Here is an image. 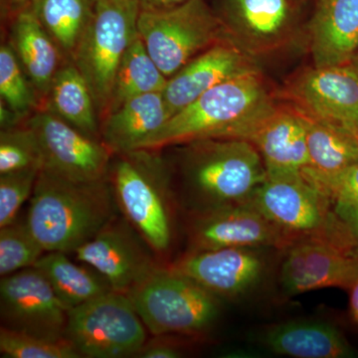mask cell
<instances>
[{
    "label": "cell",
    "instance_id": "cell-1",
    "mask_svg": "<svg viewBox=\"0 0 358 358\" xmlns=\"http://www.w3.org/2000/svg\"><path fill=\"white\" fill-rule=\"evenodd\" d=\"M277 106L257 69L205 92L171 115L138 150H157L206 138L247 140Z\"/></svg>",
    "mask_w": 358,
    "mask_h": 358
},
{
    "label": "cell",
    "instance_id": "cell-2",
    "mask_svg": "<svg viewBox=\"0 0 358 358\" xmlns=\"http://www.w3.org/2000/svg\"><path fill=\"white\" fill-rule=\"evenodd\" d=\"M114 192L108 178L69 180L41 169L26 223L45 252H75L115 218Z\"/></svg>",
    "mask_w": 358,
    "mask_h": 358
},
{
    "label": "cell",
    "instance_id": "cell-3",
    "mask_svg": "<svg viewBox=\"0 0 358 358\" xmlns=\"http://www.w3.org/2000/svg\"><path fill=\"white\" fill-rule=\"evenodd\" d=\"M179 169L190 213L245 203L268 178L255 145L240 138L183 143Z\"/></svg>",
    "mask_w": 358,
    "mask_h": 358
},
{
    "label": "cell",
    "instance_id": "cell-4",
    "mask_svg": "<svg viewBox=\"0 0 358 358\" xmlns=\"http://www.w3.org/2000/svg\"><path fill=\"white\" fill-rule=\"evenodd\" d=\"M109 178L117 206L150 248L159 253L173 243L171 176L157 150L117 154Z\"/></svg>",
    "mask_w": 358,
    "mask_h": 358
},
{
    "label": "cell",
    "instance_id": "cell-5",
    "mask_svg": "<svg viewBox=\"0 0 358 358\" xmlns=\"http://www.w3.org/2000/svg\"><path fill=\"white\" fill-rule=\"evenodd\" d=\"M247 202L281 231L289 246L324 242L358 258L355 239L333 201L303 174L268 176Z\"/></svg>",
    "mask_w": 358,
    "mask_h": 358
},
{
    "label": "cell",
    "instance_id": "cell-6",
    "mask_svg": "<svg viewBox=\"0 0 358 358\" xmlns=\"http://www.w3.org/2000/svg\"><path fill=\"white\" fill-rule=\"evenodd\" d=\"M127 296L157 336H203L220 315V299L171 267H157Z\"/></svg>",
    "mask_w": 358,
    "mask_h": 358
},
{
    "label": "cell",
    "instance_id": "cell-7",
    "mask_svg": "<svg viewBox=\"0 0 358 358\" xmlns=\"http://www.w3.org/2000/svg\"><path fill=\"white\" fill-rule=\"evenodd\" d=\"M140 13L136 0H95L93 16L72 62L91 89L99 119L108 114L117 69L138 35Z\"/></svg>",
    "mask_w": 358,
    "mask_h": 358
},
{
    "label": "cell",
    "instance_id": "cell-8",
    "mask_svg": "<svg viewBox=\"0 0 358 358\" xmlns=\"http://www.w3.org/2000/svg\"><path fill=\"white\" fill-rule=\"evenodd\" d=\"M145 329L129 296L113 291L68 310L65 338L81 357H136Z\"/></svg>",
    "mask_w": 358,
    "mask_h": 358
},
{
    "label": "cell",
    "instance_id": "cell-9",
    "mask_svg": "<svg viewBox=\"0 0 358 358\" xmlns=\"http://www.w3.org/2000/svg\"><path fill=\"white\" fill-rule=\"evenodd\" d=\"M138 32L167 79L222 40L220 21L205 0H187L160 10H141Z\"/></svg>",
    "mask_w": 358,
    "mask_h": 358
},
{
    "label": "cell",
    "instance_id": "cell-10",
    "mask_svg": "<svg viewBox=\"0 0 358 358\" xmlns=\"http://www.w3.org/2000/svg\"><path fill=\"white\" fill-rule=\"evenodd\" d=\"M273 248H222L187 252L171 266L220 300L239 301L259 291L272 274Z\"/></svg>",
    "mask_w": 358,
    "mask_h": 358
},
{
    "label": "cell",
    "instance_id": "cell-11",
    "mask_svg": "<svg viewBox=\"0 0 358 358\" xmlns=\"http://www.w3.org/2000/svg\"><path fill=\"white\" fill-rule=\"evenodd\" d=\"M26 126L36 134L44 171L78 182L109 178L113 152L103 141L87 136L48 110L35 113Z\"/></svg>",
    "mask_w": 358,
    "mask_h": 358
},
{
    "label": "cell",
    "instance_id": "cell-12",
    "mask_svg": "<svg viewBox=\"0 0 358 358\" xmlns=\"http://www.w3.org/2000/svg\"><path fill=\"white\" fill-rule=\"evenodd\" d=\"M0 313L2 327L7 329L51 341H66L68 310L37 268L1 277Z\"/></svg>",
    "mask_w": 358,
    "mask_h": 358
},
{
    "label": "cell",
    "instance_id": "cell-13",
    "mask_svg": "<svg viewBox=\"0 0 358 358\" xmlns=\"http://www.w3.org/2000/svg\"><path fill=\"white\" fill-rule=\"evenodd\" d=\"M187 228L189 250L273 248L289 246L288 240L248 202L190 213Z\"/></svg>",
    "mask_w": 358,
    "mask_h": 358
},
{
    "label": "cell",
    "instance_id": "cell-14",
    "mask_svg": "<svg viewBox=\"0 0 358 358\" xmlns=\"http://www.w3.org/2000/svg\"><path fill=\"white\" fill-rule=\"evenodd\" d=\"M288 94L301 112L358 131V74L352 65L315 66L296 78Z\"/></svg>",
    "mask_w": 358,
    "mask_h": 358
},
{
    "label": "cell",
    "instance_id": "cell-15",
    "mask_svg": "<svg viewBox=\"0 0 358 358\" xmlns=\"http://www.w3.org/2000/svg\"><path fill=\"white\" fill-rule=\"evenodd\" d=\"M281 258L278 282L287 298L327 288L348 292L358 275V258L324 242L292 245Z\"/></svg>",
    "mask_w": 358,
    "mask_h": 358
},
{
    "label": "cell",
    "instance_id": "cell-16",
    "mask_svg": "<svg viewBox=\"0 0 358 358\" xmlns=\"http://www.w3.org/2000/svg\"><path fill=\"white\" fill-rule=\"evenodd\" d=\"M134 230L128 221L114 218L74 252L78 261L95 268L117 293L128 294L159 267Z\"/></svg>",
    "mask_w": 358,
    "mask_h": 358
},
{
    "label": "cell",
    "instance_id": "cell-17",
    "mask_svg": "<svg viewBox=\"0 0 358 358\" xmlns=\"http://www.w3.org/2000/svg\"><path fill=\"white\" fill-rule=\"evenodd\" d=\"M253 69L256 68L239 47L227 40H220L167 80L162 96L171 117L205 92Z\"/></svg>",
    "mask_w": 358,
    "mask_h": 358
},
{
    "label": "cell",
    "instance_id": "cell-18",
    "mask_svg": "<svg viewBox=\"0 0 358 358\" xmlns=\"http://www.w3.org/2000/svg\"><path fill=\"white\" fill-rule=\"evenodd\" d=\"M246 141L260 152L268 176L301 173L308 166L307 129L296 108L278 107Z\"/></svg>",
    "mask_w": 358,
    "mask_h": 358
},
{
    "label": "cell",
    "instance_id": "cell-19",
    "mask_svg": "<svg viewBox=\"0 0 358 358\" xmlns=\"http://www.w3.org/2000/svg\"><path fill=\"white\" fill-rule=\"evenodd\" d=\"M258 341L268 352L282 357H355V350L338 327L322 320H294L271 324L260 331Z\"/></svg>",
    "mask_w": 358,
    "mask_h": 358
},
{
    "label": "cell",
    "instance_id": "cell-20",
    "mask_svg": "<svg viewBox=\"0 0 358 358\" xmlns=\"http://www.w3.org/2000/svg\"><path fill=\"white\" fill-rule=\"evenodd\" d=\"M358 50V0H320L310 23L315 66L348 65Z\"/></svg>",
    "mask_w": 358,
    "mask_h": 358
},
{
    "label": "cell",
    "instance_id": "cell-21",
    "mask_svg": "<svg viewBox=\"0 0 358 358\" xmlns=\"http://www.w3.org/2000/svg\"><path fill=\"white\" fill-rule=\"evenodd\" d=\"M169 117L162 92L134 96L103 119V143L115 155L138 150Z\"/></svg>",
    "mask_w": 358,
    "mask_h": 358
},
{
    "label": "cell",
    "instance_id": "cell-22",
    "mask_svg": "<svg viewBox=\"0 0 358 358\" xmlns=\"http://www.w3.org/2000/svg\"><path fill=\"white\" fill-rule=\"evenodd\" d=\"M11 42L35 92L47 98L63 55L29 6L14 13Z\"/></svg>",
    "mask_w": 358,
    "mask_h": 358
},
{
    "label": "cell",
    "instance_id": "cell-23",
    "mask_svg": "<svg viewBox=\"0 0 358 358\" xmlns=\"http://www.w3.org/2000/svg\"><path fill=\"white\" fill-rule=\"evenodd\" d=\"M299 112L307 129L308 155L301 174L310 185L334 178L358 162V143L352 131Z\"/></svg>",
    "mask_w": 358,
    "mask_h": 358
},
{
    "label": "cell",
    "instance_id": "cell-24",
    "mask_svg": "<svg viewBox=\"0 0 358 358\" xmlns=\"http://www.w3.org/2000/svg\"><path fill=\"white\" fill-rule=\"evenodd\" d=\"M82 264L71 261L65 252L52 251L45 252L34 265L68 310L113 292L100 273Z\"/></svg>",
    "mask_w": 358,
    "mask_h": 358
},
{
    "label": "cell",
    "instance_id": "cell-25",
    "mask_svg": "<svg viewBox=\"0 0 358 358\" xmlns=\"http://www.w3.org/2000/svg\"><path fill=\"white\" fill-rule=\"evenodd\" d=\"M47 109L94 138L99 136V115L86 79L73 62L61 66L52 82Z\"/></svg>",
    "mask_w": 358,
    "mask_h": 358
},
{
    "label": "cell",
    "instance_id": "cell-26",
    "mask_svg": "<svg viewBox=\"0 0 358 358\" xmlns=\"http://www.w3.org/2000/svg\"><path fill=\"white\" fill-rule=\"evenodd\" d=\"M29 6L62 55L72 62L93 16L95 0H31Z\"/></svg>",
    "mask_w": 358,
    "mask_h": 358
},
{
    "label": "cell",
    "instance_id": "cell-27",
    "mask_svg": "<svg viewBox=\"0 0 358 358\" xmlns=\"http://www.w3.org/2000/svg\"><path fill=\"white\" fill-rule=\"evenodd\" d=\"M167 80L138 35L117 69L107 115L134 96L164 91Z\"/></svg>",
    "mask_w": 358,
    "mask_h": 358
},
{
    "label": "cell",
    "instance_id": "cell-28",
    "mask_svg": "<svg viewBox=\"0 0 358 358\" xmlns=\"http://www.w3.org/2000/svg\"><path fill=\"white\" fill-rule=\"evenodd\" d=\"M229 3L237 29L250 43L268 46L286 33L288 0H229Z\"/></svg>",
    "mask_w": 358,
    "mask_h": 358
},
{
    "label": "cell",
    "instance_id": "cell-29",
    "mask_svg": "<svg viewBox=\"0 0 358 358\" xmlns=\"http://www.w3.org/2000/svg\"><path fill=\"white\" fill-rule=\"evenodd\" d=\"M44 249L33 236L26 220L0 228V275L14 274L23 268L34 267Z\"/></svg>",
    "mask_w": 358,
    "mask_h": 358
},
{
    "label": "cell",
    "instance_id": "cell-30",
    "mask_svg": "<svg viewBox=\"0 0 358 358\" xmlns=\"http://www.w3.org/2000/svg\"><path fill=\"white\" fill-rule=\"evenodd\" d=\"M0 96L20 119L36 107L34 87L11 45L0 47Z\"/></svg>",
    "mask_w": 358,
    "mask_h": 358
},
{
    "label": "cell",
    "instance_id": "cell-31",
    "mask_svg": "<svg viewBox=\"0 0 358 358\" xmlns=\"http://www.w3.org/2000/svg\"><path fill=\"white\" fill-rule=\"evenodd\" d=\"M28 169H42V152L36 134L29 127L1 129L0 174Z\"/></svg>",
    "mask_w": 358,
    "mask_h": 358
},
{
    "label": "cell",
    "instance_id": "cell-32",
    "mask_svg": "<svg viewBox=\"0 0 358 358\" xmlns=\"http://www.w3.org/2000/svg\"><path fill=\"white\" fill-rule=\"evenodd\" d=\"M0 352L10 358H79L68 341H51L1 327Z\"/></svg>",
    "mask_w": 358,
    "mask_h": 358
},
{
    "label": "cell",
    "instance_id": "cell-33",
    "mask_svg": "<svg viewBox=\"0 0 358 358\" xmlns=\"http://www.w3.org/2000/svg\"><path fill=\"white\" fill-rule=\"evenodd\" d=\"M41 169L0 174V228L14 222L26 200L31 197Z\"/></svg>",
    "mask_w": 358,
    "mask_h": 358
},
{
    "label": "cell",
    "instance_id": "cell-34",
    "mask_svg": "<svg viewBox=\"0 0 358 358\" xmlns=\"http://www.w3.org/2000/svg\"><path fill=\"white\" fill-rule=\"evenodd\" d=\"M313 185L333 203L358 204V162L338 176Z\"/></svg>",
    "mask_w": 358,
    "mask_h": 358
},
{
    "label": "cell",
    "instance_id": "cell-35",
    "mask_svg": "<svg viewBox=\"0 0 358 358\" xmlns=\"http://www.w3.org/2000/svg\"><path fill=\"white\" fill-rule=\"evenodd\" d=\"M182 346L171 341H159L145 343L136 357L141 358H178L182 357Z\"/></svg>",
    "mask_w": 358,
    "mask_h": 358
},
{
    "label": "cell",
    "instance_id": "cell-36",
    "mask_svg": "<svg viewBox=\"0 0 358 358\" xmlns=\"http://www.w3.org/2000/svg\"><path fill=\"white\" fill-rule=\"evenodd\" d=\"M334 211L352 233L358 252V204L334 203Z\"/></svg>",
    "mask_w": 358,
    "mask_h": 358
},
{
    "label": "cell",
    "instance_id": "cell-37",
    "mask_svg": "<svg viewBox=\"0 0 358 358\" xmlns=\"http://www.w3.org/2000/svg\"><path fill=\"white\" fill-rule=\"evenodd\" d=\"M141 10H160L180 6L187 0H136Z\"/></svg>",
    "mask_w": 358,
    "mask_h": 358
},
{
    "label": "cell",
    "instance_id": "cell-38",
    "mask_svg": "<svg viewBox=\"0 0 358 358\" xmlns=\"http://www.w3.org/2000/svg\"><path fill=\"white\" fill-rule=\"evenodd\" d=\"M20 120V117L6 103L0 101V124H1V129L17 127L18 122Z\"/></svg>",
    "mask_w": 358,
    "mask_h": 358
},
{
    "label": "cell",
    "instance_id": "cell-39",
    "mask_svg": "<svg viewBox=\"0 0 358 358\" xmlns=\"http://www.w3.org/2000/svg\"><path fill=\"white\" fill-rule=\"evenodd\" d=\"M348 292L350 294V319L358 327V275Z\"/></svg>",
    "mask_w": 358,
    "mask_h": 358
},
{
    "label": "cell",
    "instance_id": "cell-40",
    "mask_svg": "<svg viewBox=\"0 0 358 358\" xmlns=\"http://www.w3.org/2000/svg\"><path fill=\"white\" fill-rule=\"evenodd\" d=\"M31 0H2V3L6 8L11 9L14 13L23 8V7L29 6Z\"/></svg>",
    "mask_w": 358,
    "mask_h": 358
},
{
    "label": "cell",
    "instance_id": "cell-41",
    "mask_svg": "<svg viewBox=\"0 0 358 358\" xmlns=\"http://www.w3.org/2000/svg\"><path fill=\"white\" fill-rule=\"evenodd\" d=\"M350 65H352V67L355 68V70L357 71L358 74V50L357 52V54H355V57H353L352 63H350Z\"/></svg>",
    "mask_w": 358,
    "mask_h": 358
},
{
    "label": "cell",
    "instance_id": "cell-42",
    "mask_svg": "<svg viewBox=\"0 0 358 358\" xmlns=\"http://www.w3.org/2000/svg\"><path fill=\"white\" fill-rule=\"evenodd\" d=\"M352 134H353V136H355V140H357V143H358V131H357V133H352Z\"/></svg>",
    "mask_w": 358,
    "mask_h": 358
}]
</instances>
